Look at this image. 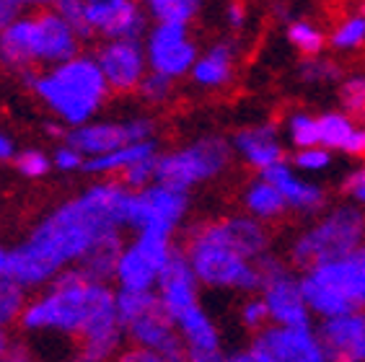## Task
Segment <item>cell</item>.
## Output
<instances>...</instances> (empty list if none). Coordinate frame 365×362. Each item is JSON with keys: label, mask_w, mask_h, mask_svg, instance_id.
Masks as SVG:
<instances>
[{"label": "cell", "mask_w": 365, "mask_h": 362, "mask_svg": "<svg viewBox=\"0 0 365 362\" xmlns=\"http://www.w3.org/2000/svg\"><path fill=\"white\" fill-rule=\"evenodd\" d=\"M262 176L269 179L274 187L280 189V195L285 197L290 212L314 217L329 205V197H327L322 184L311 181L309 176L301 174V171H295V168L290 166L288 158L280 160V163H274V166H269L267 171H262Z\"/></svg>", "instance_id": "obj_20"}, {"label": "cell", "mask_w": 365, "mask_h": 362, "mask_svg": "<svg viewBox=\"0 0 365 362\" xmlns=\"http://www.w3.org/2000/svg\"><path fill=\"white\" fill-rule=\"evenodd\" d=\"M153 21H182L192 24L200 14L202 0H140Z\"/></svg>", "instance_id": "obj_30"}, {"label": "cell", "mask_w": 365, "mask_h": 362, "mask_svg": "<svg viewBox=\"0 0 365 362\" xmlns=\"http://www.w3.org/2000/svg\"><path fill=\"white\" fill-rule=\"evenodd\" d=\"M176 254L174 236L138 230L133 241H125L117 267H114V287L122 290H153L161 269Z\"/></svg>", "instance_id": "obj_11"}, {"label": "cell", "mask_w": 365, "mask_h": 362, "mask_svg": "<svg viewBox=\"0 0 365 362\" xmlns=\"http://www.w3.org/2000/svg\"><path fill=\"white\" fill-rule=\"evenodd\" d=\"M233 155H239L246 166L254 171H267L269 166L285 160V143H282L280 127L272 122H257V125L241 127L231 140Z\"/></svg>", "instance_id": "obj_21"}, {"label": "cell", "mask_w": 365, "mask_h": 362, "mask_svg": "<svg viewBox=\"0 0 365 362\" xmlns=\"http://www.w3.org/2000/svg\"><path fill=\"white\" fill-rule=\"evenodd\" d=\"M52 168H57L60 174H76V171H83L86 168V155L78 150L73 143L68 140H60L52 150Z\"/></svg>", "instance_id": "obj_39"}, {"label": "cell", "mask_w": 365, "mask_h": 362, "mask_svg": "<svg viewBox=\"0 0 365 362\" xmlns=\"http://www.w3.org/2000/svg\"><path fill=\"white\" fill-rule=\"evenodd\" d=\"M14 166L24 179H44L52 171V155H47L39 148H26V150H16Z\"/></svg>", "instance_id": "obj_38"}, {"label": "cell", "mask_w": 365, "mask_h": 362, "mask_svg": "<svg viewBox=\"0 0 365 362\" xmlns=\"http://www.w3.org/2000/svg\"><path fill=\"white\" fill-rule=\"evenodd\" d=\"M11 16H14V11H11V8H8L6 3H3V0H0V29L6 26V21L11 19Z\"/></svg>", "instance_id": "obj_49"}, {"label": "cell", "mask_w": 365, "mask_h": 362, "mask_svg": "<svg viewBox=\"0 0 365 362\" xmlns=\"http://www.w3.org/2000/svg\"><path fill=\"white\" fill-rule=\"evenodd\" d=\"M122 246H125V238H122V233H117V236H109L106 241H101L96 249L88 251V254L81 259L78 269L83 272L86 277L96 279V282H112L114 267H117V257H120Z\"/></svg>", "instance_id": "obj_26"}, {"label": "cell", "mask_w": 365, "mask_h": 362, "mask_svg": "<svg viewBox=\"0 0 365 362\" xmlns=\"http://www.w3.org/2000/svg\"><path fill=\"white\" fill-rule=\"evenodd\" d=\"M249 21V14H246V6L244 3H231V6L225 8V24L233 29V31H239V29L246 26Z\"/></svg>", "instance_id": "obj_44"}, {"label": "cell", "mask_w": 365, "mask_h": 362, "mask_svg": "<svg viewBox=\"0 0 365 362\" xmlns=\"http://www.w3.org/2000/svg\"><path fill=\"white\" fill-rule=\"evenodd\" d=\"M236 321H239V326L244 331H249V334H257L259 329L267 326L269 311L262 293H246V298L239 303V311H236Z\"/></svg>", "instance_id": "obj_36"}, {"label": "cell", "mask_w": 365, "mask_h": 362, "mask_svg": "<svg viewBox=\"0 0 365 362\" xmlns=\"http://www.w3.org/2000/svg\"><path fill=\"white\" fill-rule=\"evenodd\" d=\"M174 83L176 81H171V78L161 76V73H153V70H148L145 78L140 81V86H138V96L145 101V104L150 106H161L166 104L171 96H174Z\"/></svg>", "instance_id": "obj_37"}, {"label": "cell", "mask_w": 365, "mask_h": 362, "mask_svg": "<svg viewBox=\"0 0 365 362\" xmlns=\"http://www.w3.org/2000/svg\"><path fill=\"white\" fill-rule=\"evenodd\" d=\"M127 344H135V347H145L153 349L163 357V362H179L187 360L184 357V344L179 339V331H176V324L171 316H166L161 311V306L143 314L140 319L130 321L125 326Z\"/></svg>", "instance_id": "obj_19"}, {"label": "cell", "mask_w": 365, "mask_h": 362, "mask_svg": "<svg viewBox=\"0 0 365 362\" xmlns=\"http://www.w3.org/2000/svg\"><path fill=\"white\" fill-rule=\"evenodd\" d=\"M317 334L327 362H365V311L319 319Z\"/></svg>", "instance_id": "obj_18"}, {"label": "cell", "mask_w": 365, "mask_h": 362, "mask_svg": "<svg viewBox=\"0 0 365 362\" xmlns=\"http://www.w3.org/2000/svg\"><path fill=\"white\" fill-rule=\"evenodd\" d=\"M86 6L88 0H60L55 6V11L63 16L65 21L71 24L78 31L81 39H88V24H86Z\"/></svg>", "instance_id": "obj_41"}, {"label": "cell", "mask_w": 365, "mask_h": 362, "mask_svg": "<svg viewBox=\"0 0 365 362\" xmlns=\"http://www.w3.org/2000/svg\"><path fill=\"white\" fill-rule=\"evenodd\" d=\"M16 339L11 336V331H8V326H0V362H8V357H11V349H14Z\"/></svg>", "instance_id": "obj_46"}, {"label": "cell", "mask_w": 365, "mask_h": 362, "mask_svg": "<svg viewBox=\"0 0 365 362\" xmlns=\"http://www.w3.org/2000/svg\"><path fill=\"white\" fill-rule=\"evenodd\" d=\"M21 78L47 112L68 127L96 119L112 96L96 57L83 52L49 68L21 73Z\"/></svg>", "instance_id": "obj_4"}, {"label": "cell", "mask_w": 365, "mask_h": 362, "mask_svg": "<svg viewBox=\"0 0 365 362\" xmlns=\"http://www.w3.org/2000/svg\"><path fill=\"white\" fill-rule=\"evenodd\" d=\"M267 251H272L267 223L246 212L195 225L184 244L200 285L215 293H259V259Z\"/></svg>", "instance_id": "obj_2"}, {"label": "cell", "mask_w": 365, "mask_h": 362, "mask_svg": "<svg viewBox=\"0 0 365 362\" xmlns=\"http://www.w3.org/2000/svg\"><path fill=\"white\" fill-rule=\"evenodd\" d=\"M339 109L365 125V73L339 78Z\"/></svg>", "instance_id": "obj_32"}, {"label": "cell", "mask_w": 365, "mask_h": 362, "mask_svg": "<svg viewBox=\"0 0 365 362\" xmlns=\"http://www.w3.org/2000/svg\"><path fill=\"white\" fill-rule=\"evenodd\" d=\"M298 76H301L303 83L309 86H329V83H339L342 78V70H339L337 60L322 55H311L303 57L301 68H298Z\"/></svg>", "instance_id": "obj_33"}, {"label": "cell", "mask_w": 365, "mask_h": 362, "mask_svg": "<svg viewBox=\"0 0 365 362\" xmlns=\"http://www.w3.org/2000/svg\"><path fill=\"white\" fill-rule=\"evenodd\" d=\"M8 277V249L0 246V279Z\"/></svg>", "instance_id": "obj_48"}, {"label": "cell", "mask_w": 365, "mask_h": 362, "mask_svg": "<svg viewBox=\"0 0 365 362\" xmlns=\"http://www.w3.org/2000/svg\"><path fill=\"white\" fill-rule=\"evenodd\" d=\"M60 0H36V6L39 8H55Z\"/></svg>", "instance_id": "obj_50"}, {"label": "cell", "mask_w": 365, "mask_h": 362, "mask_svg": "<svg viewBox=\"0 0 365 362\" xmlns=\"http://www.w3.org/2000/svg\"><path fill=\"white\" fill-rule=\"evenodd\" d=\"M319 143L331 153H344L365 160V125L347 112L319 114Z\"/></svg>", "instance_id": "obj_23"}, {"label": "cell", "mask_w": 365, "mask_h": 362, "mask_svg": "<svg viewBox=\"0 0 365 362\" xmlns=\"http://www.w3.org/2000/svg\"><path fill=\"white\" fill-rule=\"evenodd\" d=\"M145 57L148 70L161 73V76L179 81L190 76L200 47L192 36L190 24L182 21H155L145 31Z\"/></svg>", "instance_id": "obj_12"}, {"label": "cell", "mask_w": 365, "mask_h": 362, "mask_svg": "<svg viewBox=\"0 0 365 362\" xmlns=\"http://www.w3.org/2000/svg\"><path fill=\"white\" fill-rule=\"evenodd\" d=\"M225 360L236 362H327L317 326H285L267 324L252 334L249 344L236 352H225Z\"/></svg>", "instance_id": "obj_9"}, {"label": "cell", "mask_w": 365, "mask_h": 362, "mask_svg": "<svg viewBox=\"0 0 365 362\" xmlns=\"http://www.w3.org/2000/svg\"><path fill=\"white\" fill-rule=\"evenodd\" d=\"M148 19L140 0H88L86 6L88 39H143Z\"/></svg>", "instance_id": "obj_14"}, {"label": "cell", "mask_w": 365, "mask_h": 362, "mask_svg": "<svg viewBox=\"0 0 365 362\" xmlns=\"http://www.w3.org/2000/svg\"><path fill=\"white\" fill-rule=\"evenodd\" d=\"M127 195L117 179H101L81 195L60 202L8 249V277L34 293L68 267H78L88 251L127 228Z\"/></svg>", "instance_id": "obj_1"}, {"label": "cell", "mask_w": 365, "mask_h": 362, "mask_svg": "<svg viewBox=\"0 0 365 362\" xmlns=\"http://www.w3.org/2000/svg\"><path fill=\"white\" fill-rule=\"evenodd\" d=\"M14 14H21V11H26V8H34L36 0H3Z\"/></svg>", "instance_id": "obj_47"}, {"label": "cell", "mask_w": 365, "mask_h": 362, "mask_svg": "<svg viewBox=\"0 0 365 362\" xmlns=\"http://www.w3.org/2000/svg\"><path fill=\"white\" fill-rule=\"evenodd\" d=\"M327 44L334 52H342V55L365 49V11L358 8L344 19H339L337 26L331 29V34L327 36Z\"/></svg>", "instance_id": "obj_27"}, {"label": "cell", "mask_w": 365, "mask_h": 362, "mask_svg": "<svg viewBox=\"0 0 365 362\" xmlns=\"http://www.w3.org/2000/svg\"><path fill=\"white\" fill-rule=\"evenodd\" d=\"M200 279H197L195 269H192L190 259L184 251L176 249L171 262L161 269L158 279H155L153 293L158 298V306L166 316L176 319L182 316L187 308L200 303Z\"/></svg>", "instance_id": "obj_17"}, {"label": "cell", "mask_w": 365, "mask_h": 362, "mask_svg": "<svg viewBox=\"0 0 365 362\" xmlns=\"http://www.w3.org/2000/svg\"><path fill=\"white\" fill-rule=\"evenodd\" d=\"M190 215V192L153 181L145 189L127 195L125 223L130 230H150L163 236H176Z\"/></svg>", "instance_id": "obj_10"}, {"label": "cell", "mask_w": 365, "mask_h": 362, "mask_svg": "<svg viewBox=\"0 0 365 362\" xmlns=\"http://www.w3.org/2000/svg\"><path fill=\"white\" fill-rule=\"evenodd\" d=\"M282 133L288 138L293 148H306V145H322L319 143V117L298 109L290 112L282 122Z\"/></svg>", "instance_id": "obj_31"}, {"label": "cell", "mask_w": 365, "mask_h": 362, "mask_svg": "<svg viewBox=\"0 0 365 362\" xmlns=\"http://www.w3.org/2000/svg\"><path fill=\"white\" fill-rule=\"evenodd\" d=\"M14 155H16L14 138L0 130V163H8V160H14Z\"/></svg>", "instance_id": "obj_45"}, {"label": "cell", "mask_w": 365, "mask_h": 362, "mask_svg": "<svg viewBox=\"0 0 365 362\" xmlns=\"http://www.w3.org/2000/svg\"><path fill=\"white\" fill-rule=\"evenodd\" d=\"M114 306H117V316H120L122 326H127L130 321L140 319L143 314L158 308V298L153 290H122L114 287Z\"/></svg>", "instance_id": "obj_29"}, {"label": "cell", "mask_w": 365, "mask_h": 362, "mask_svg": "<svg viewBox=\"0 0 365 362\" xmlns=\"http://www.w3.org/2000/svg\"><path fill=\"white\" fill-rule=\"evenodd\" d=\"M241 207H244L246 215L257 217V220L267 225L274 223V220H282L290 212L285 197L280 195V189L262 174L259 179L249 181L244 187V192H241Z\"/></svg>", "instance_id": "obj_25"}, {"label": "cell", "mask_w": 365, "mask_h": 362, "mask_svg": "<svg viewBox=\"0 0 365 362\" xmlns=\"http://www.w3.org/2000/svg\"><path fill=\"white\" fill-rule=\"evenodd\" d=\"M360 11H365V0H363V3H360Z\"/></svg>", "instance_id": "obj_51"}, {"label": "cell", "mask_w": 365, "mask_h": 362, "mask_svg": "<svg viewBox=\"0 0 365 362\" xmlns=\"http://www.w3.org/2000/svg\"><path fill=\"white\" fill-rule=\"evenodd\" d=\"M365 241V210L355 202L327 205L306 228L290 241L288 262L303 272L360 249Z\"/></svg>", "instance_id": "obj_6"}, {"label": "cell", "mask_w": 365, "mask_h": 362, "mask_svg": "<svg viewBox=\"0 0 365 362\" xmlns=\"http://www.w3.org/2000/svg\"><path fill=\"white\" fill-rule=\"evenodd\" d=\"M288 160L295 171H301L306 176H319L329 171L331 163H334V155H331L329 148L324 145H306V148H295Z\"/></svg>", "instance_id": "obj_34"}, {"label": "cell", "mask_w": 365, "mask_h": 362, "mask_svg": "<svg viewBox=\"0 0 365 362\" xmlns=\"http://www.w3.org/2000/svg\"><path fill=\"white\" fill-rule=\"evenodd\" d=\"M158 155V143L155 138L150 140H135V143H127L122 148H114L104 155H93V158H86V168L88 174L101 176V179H117L122 171H127L130 166H135L138 160L153 158Z\"/></svg>", "instance_id": "obj_24"}, {"label": "cell", "mask_w": 365, "mask_h": 362, "mask_svg": "<svg viewBox=\"0 0 365 362\" xmlns=\"http://www.w3.org/2000/svg\"><path fill=\"white\" fill-rule=\"evenodd\" d=\"M34 293L19 316V326L26 334H60L76 341L91 316L114 298V287L68 267Z\"/></svg>", "instance_id": "obj_3"}, {"label": "cell", "mask_w": 365, "mask_h": 362, "mask_svg": "<svg viewBox=\"0 0 365 362\" xmlns=\"http://www.w3.org/2000/svg\"><path fill=\"white\" fill-rule=\"evenodd\" d=\"M155 138V122L150 117H130V119H91L86 125L71 127L68 143L81 150L86 158L104 155L114 148H122L135 140Z\"/></svg>", "instance_id": "obj_13"}, {"label": "cell", "mask_w": 365, "mask_h": 362, "mask_svg": "<svg viewBox=\"0 0 365 362\" xmlns=\"http://www.w3.org/2000/svg\"><path fill=\"white\" fill-rule=\"evenodd\" d=\"M117 181H120L125 189H130V192H138V189H145L148 184H153L155 181V155L153 158L138 160L135 166L122 171V174L117 176Z\"/></svg>", "instance_id": "obj_40"}, {"label": "cell", "mask_w": 365, "mask_h": 362, "mask_svg": "<svg viewBox=\"0 0 365 362\" xmlns=\"http://www.w3.org/2000/svg\"><path fill=\"white\" fill-rule=\"evenodd\" d=\"M29 300V290H24L21 285H16L11 277L0 279V326H11L19 324L24 306Z\"/></svg>", "instance_id": "obj_35"}, {"label": "cell", "mask_w": 365, "mask_h": 362, "mask_svg": "<svg viewBox=\"0 0 365 362\" xmlns=\"http://www.w3.org/2000/svg\"><path fill=\"white\" fill-rule=\"evenodd\" d=\"M93 57L112 93H135L148 73L143 39H101Z\"/></svg>", "instance_id": "obj_15"}, {"label": "cell", "mask_w": 365, "mask_h": 362, "mask_svg": "<svg viewBox=\"0 0 365 362\" xmlns=\"http://www.w3.org/2000/svg\"><path fill=\"white\" fill-rule=\"evenodd\" d=\"M285 39H288L290 47L303 57L322 55L324 49H327V34H324V29L319 26L317 21H311V19H293V21H288Z\"/></svg>", "instance_id": "obj_28"}, {"label": "cell", "mask_w": 365, "mask_h": 362, "mask_svg": "<svg viewBox=\"0 0 365 362\" xmlns=\"http://www.w3.org/2000/svg\"><path fill=\"white\" fill-rule=\"evenodd\" d=\"M342 192L350 197V202L360 205V207L365 210V163L344 176V179H342Z\"/></svg>", "instance_id": "obj_42"}, {"label": "cell", "mask_w": 365, "mask_h": 362, "mask_svg": "<svg viewBox=\"0 0 365 362\" xmlns=\"http://www.w3.org/2000/svg\"><path fill=\"white\" fill-rule=\"evenodd\" d=\"M120 360L122 362H163V357L158 355V352H153V349L135 347V344H130V347L120 352Z\"/></svg>", "instance_id": "obj_43"}, {"label": "cell", "mask_w": 365, "mask_h": 362, "mask_svg": "<svg viewBox=\"0 0 365 362\" xmlns=\"http://www.w3.org/2000/svg\"><path fill=\"white\" fill-rule=\"evenodd\" d=\"M236 65H239V49L233 42L223 39L197 55L190 78L195 81V86L205 90H220L231 86L233 76H236Z\"/></svg>", "instance_id": "obj_22"}, {"label": "cell", "mask_w": 365, "mask_h": 362, "mask_svg": "<svg viewBox=\"0 0 365 362\" xmlns=\"http://www.w3.org/2000/svg\"><path fill=\"white\" fill-rule=\"evenodd\" d=\"M179 339L184 344V357L192 362H220L225 360L223 334L210 311L202 303H195L182 316L174 319Z\"/></svg>", "instance_id": "obj_16"}, {"label": "cell", "mask_w": 365, "mask_h": 362, "mask_svg": "<svg viewBox=\"0 0 365 362\" xmlns=\"http://www.w3.org/2000/svg\"><path fill=\"white\" fill-rule=\"evenodd\" d=\"M231 140L220 135H205V138H197L174 150H163L155 155V181L192 192L202 184L220 179L231 168Z\"/></svg>", "instance_id": "obj_8"}, {"label": "cell", "mask_w": 365, "mask_h": 362, "mask_svg": "<svg viewBox=\"0 0 365 362\" xmlns=\"http://www.w3.org/2000/svg\"><path fill=\"white\" fill-rule=\"evenodd\" d=\"M360 249H363V251H365V241H363V246H360Z\"/></svg>", "instance_id": "obj_52"}, {"label": "cell", "mask_w": 365, "mask_h": 362, "mask_svg": "<svg viewBox=\"0 0 365 362\" xmlns=\"http://www.w3.org/2000/svg\"><path fill=\"white\" fill-rule=\"evenodd\" d=\"M301 285L314 319L365 311V251L355 249L303 269Z\"/></svg>", "instance_id": "obj_7"}, {"label": "cell", "mask_w": 365, "mask_h": 362, "mask_svg": "<svg viewBox=\"0 0 365 362\" xmlns=\"http://www.w3.org/2000/svg\"><path fill=\"white\" fill-rule=\"evenodd\" d=\"M78 31L55 8L14 14L0 29V65L16 73L49 68L81 52Z\"/></svg>", "instance_id": "obj_5"}]
</instances>
